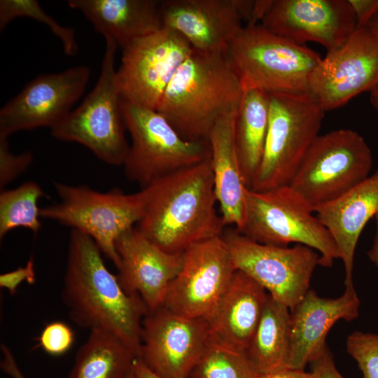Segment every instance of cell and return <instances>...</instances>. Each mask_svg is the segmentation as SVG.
<instances>
[{"label":"cell","instance_id":"1","mask_svg":"<svg viewBox=\"0 0 378 378\" xmlns=\"http://www.w3.org/2000/svg\"><path fill=\"white\" fill-rule=\"evenodd\" d=\"M62 300L77 326L110 331L140 356L146 306L139 295L125 290L108 270L95 241L74 229L69 239Z\"/></svg>","mask_w":378,"mask_h":378},{"label":"cell","instance_id":"2","mask_svg":"<svg viewBox=\"0 0 378 378\" xmlns=\"http://www.w3.org/2000/svg\"><path fill=\"white\" fill-rule=\"evenodd\" d=\"M145 203L136 227L166 252L221 236L225 224L217 199L210 158L164 176L142 188Z\"/></svg>","mask_w":378,"mask_h":378},{"label":"cell","instance_id":"3","mask_svg":"<svg viewBox=\"0 0 378 378\" xmlns=\"http://www.w3.org/2000/svg\"><path fill=\"white\" fill-rule=\"evenodd\" d=\"M243 88L226 52L193 49L167 85L157 109L189 141H208L216 121L238 108Z\"/></svg>","mask_w":378,"mask_h":378},{"label":"cell","instance_id":"4","mask_svg":"<svg viewBox=\"0 0 378 378\" xmlns=\"http://www.w3.org/2000/svg\"><path fill=\"white\" fill-rule=\"evenodd\" d=\"M225 52L243 90L258 89L267 94L308 91L311 76L322 59L314 50L261 24L244 26Z\"/></svg>","mask_w":378,"mask_h":378},{"label":"cell","instance_id":"5","mask_svg":"<svg viewBox=\"0 0 378 378\" xmlns=\"http://www.w3.org/2000/svg\"><path fill=\"white\" fill-rule=\"evenodd\" d=\"M267 134L260 164L249 189L288 186L319 136L325 111L309 91L270 93Z\"/></svg>","mask_w":378,"mask_h":378},{"label":"cell","instance_id":"6","mask_svg":"<svg viewBox=\"0 0 378 378\" xmlns=\"http://www.w3.org/2000/svg\"><path fill=\"white\" fill-rule=\"evenodd\" d=\"M301 198L284 186L265 191L247 188L241 234L260 244L307 246L319 253V265L330 267L340 258L328 230Z\"/></svg>","mask_w":378,"mask_h":378},{"label":"cell","instance_id":"7","mask_svg":"<svg viewBox=\"0 0 378 378\" xmlns=\"http://www.w3.org/2000/svg\"><path fill=\"white\" fill-rule=\"evenodd\" d=\"M372 167L371 150L360 134L333 130L316 139L288 186L314 212L365 180Z\"/></svg>","mask_w":378,"mask_h":378},{"label":"cell","instance_id":"8","mask_svg":"<svg viewBox=\"0 0 378 378\" xmlns=\"http://www.w3.org/2000/svg\"><path fill=\"white\" fill-rule=\"evenodd\" d=\"M117 47L113 40L106 39L101 73L94 88L79 106L50 130L55 139L79 143L102 161L114 166L123 164L130 148L116 82Z\"/></svg>","mask_w":378,"mask_h":378},{"label":"cell","instance_id":"9","mask_svg":"<svg viewBox=\"0 0 378 378\" xmlns=\"http://www.w3.org/2000/svg\"><path fill=\"white\" fill-rule=\"evenodd\" d=\"M59 201L42 208L40 216L69 226L90 237L102 253L117 267V239L141 220L144 208L143 189L125 193L118 189L102 192L87 186L54 183Z\"/></svg>","mask_w":378,"mask_h":378},{"label":"cell","instance_id":"10","mask_svg":"<svg viewBox=\"0 0 378 378\" xmlns=\"http://www.w3.org/2000/svg\"><path fill=\"white\" fill-rule=\"evenodd\" d=\"M121 106L131 139L124 172L126 178L141 189L210 158L209 142L183 139L158 111L122 99Z\"/></svg>","mask_w":378,"mask_h":378},{"label":"cell","instance_id":"11","mask_svg":"<svg viewBox=\"0 0 378 378\" xmlns=\"http://www.w3.org/2000/svg\"><path fill=\"white\" fill-rule=\"evenodd\" d=\"M233 264L260 285L274 300L291 310L309 290L319 253L302 244L289 246L255 241L235 227L221 234Z\"/></svg>","mask_w":378,"mask_h":378},{"label":"cell","instance_id":"12","mask_svg":"<svg viewBox=\"0 0 378 378\" xmlns=\"http://www.w3.org/2000/svg\"><path fill=\"white\" fill-rule=\"evenodd\" d=\"M122 50L116 70L121 99L157 111L170 80L193 48L178 31L163 27Z\"/></svg>","mask_w":378,"mask_h":378},{"label":"cell","instance_id":"13","mask_svg":"<svg viewBox=\"0 0 378 378\" xmlns=\"http://www.w3.org/2000/svg\"><path fill=\"white\" fill-rule=\"evenodd\" d=\"M236 270L221 236L197 243L183 252L182 267L162 307L186 317L207 318Z\"/></svg>","mask_w":378,"mask_h":378},{"label":"cell","instance_id":"14","mask_svg":"<svg viewBox=\"0 0 378 378\" xmlns=\"http://www.w3.org/2000/svg\"><path fill=\"white\" fill-rule=\"evenodd\" d=\"M377 85L378 38L363 27L321 59L311 76L308 91L326 112Z\"/></svg>","mask_w":378,"mask_h":378},{"label":"cell","instance_id":"15","mask_svg":"<svg viewBox=\"0 0 378 378\" xmlns=\"http://www.w3.org/2000/svg\"><path fill=\"white\" fill-rule=\"evenodd\" d=\"M139 357L161 378H188L209 342L206 318H190L161 307L141 325Z\"/></svg>","mask_w":378,"mask_h":378},{"label":"cell","instance_id":"16","mask_svg":"<svg viewBox=\"0 0 378 378\" xmlns=\"http://www.w3.org/2000/svg\"><path fill=\"white\" fill-rule=\"evenodd\" d=\"M90 70L80 65L42 74L23 88L0 110V136L58 125L72 111L88 83Z\"/></svg>","mask_w":378,"mask_h":378},{"label":"cell","instance_id":"17","mask_svg":"<svg viewBox=\"0 0 378 378\" xmlns=\"http://www.w3.org/2000/svg\"><path fill=\"white\" fill-rule=\"evenodd\" d=\"M261 24L300 45L319 43L327 52L340 48L357 29L348 0H274Z\"/></svg>","mask_w":378,"mask_h":378},{"label":"cell","instance_id":"18","mask_svg":"<svg viewBox=\"0 0 378 378\" xmlns=\"http://www.w3.org/2000/svg\"><path fill=\"white\" fill-rule=\"evenodd\" d=\"M253 0H164L160 1L163 27L181 34L192 48L224 52L248 24Z\"/></svg>","mask_w":378,"mask_h":378},{"label":"cell","instance_id":"19","mask_svg":"<svg viewBox=\"0 0 378 378\" xmlns=\"http://www.w3.org/2000/svg\"><path fill=\"white\" fill-rule=\"evenodd\" d=\"M115 249L117 276L125 290L139 295L148 312L162 307L169 286L182 267L183 253L164 251L136 227L117 239Z\"/></svg>","mask_w":378,"mask_h":378},{"label":"cell","instance_id":"20","mask_svg":"<svg viewBox=\"0 0 378 378\" xmlns=\"http://www.w3.org/2000/svg\"><path fill=\"white\" fill-rule=\"evenodd\" d=\"M360 300L354 288L337 298H325L309 289L290 311L289 346L286 368L304 370L327 346L326 339L340 320L358 317Z\"/></svg>","mask_w":378,"mask_h":378},{"label":"cell","instance_id":"21","mask_svg":"<svg viewBox=\"0 0 378 378\" xmlns=\"http://www.w3.org/2000/svg\"><path fill=\"white\" fill-rule=\"evenodd\" d=\"M267 295L260 285L236 270L227 290L206 318L209 342L245 354Z\"/></svg>","mask_w":378,"mask_h":378},{"label":"cell","instance_id":"22","mask_svg":"<svg viewBox=\"0 0 378 378\" xmlns=\"http://www.w3.org/2000/svg\"><path fill=\"white\" fill-rule=\"evenodd\" d=\"M378 211V169L340 197L317 207L314 213L329 232L345 271V288H354V254L367 223Z\"/></svg>","mask_w":378,"mask_h":378},{"label":"cell","instance_id":"23","mask_svg":"<svg viewBox=\"0 0 378 378\" xmlns=\"http://www.w3.org/2000/svg\"><path fill=\"white\" fill-rule=\"evenodd\" d=\"M160 1L155 0H69L105 39L122 50L163 27Z\"/></svg>","mask_w":378,"mask_h":378},{"label":"cell","instance_id":"24","mask_svg":"<svg viewBox=\"0 0 378 378\" xmlns=\"http://www.w3.org/2000/svg\"><path fill=\"white\" fill-rule=\"evenodd\" d=\"M237 108L220 117L209 134L214 190L225 225L239 229L243 223L246 190L234 139Z\"/></svg>","mask_w":378,"mask_h":378},{"label":"cell","instance_id":"25","mask_svg":"<svg viewBox=\"0 0 378 378\" xmlns=\"http://www.w3.org/2000/svg\"><path fill=\"white\" fill-rule=\"evenodd\" d=\"M270 117L267 93L258 89L244 90L234 119L237 152L248 188L263 155Z\"/></svg>","mask_w":378,"mask_h":378},{"label":"cell","instance_id":"26","mask_svg":"<svg viewBox=\"0 0 378 378\" xmlns=\"http://www.w3.org/2000/svg\"><path fill=\"white\" fill-rule=\"evenodd\" d=\"M289 310L268 294L260 321L245 351L258 375L286 368L289 346Z\"/></svg>","mask_w":378,"mask_h":378},{"label":"cell","instance_id":"27","mask_svg":"<svg viewBox=\"0 0 378 378\" xmlns=\"http://www.w3.org/2000/svg\"><path fill=\"white\" fill-rule=\"evenodd\" d=\"M136 358L115 335L93 329L78 349L68 378H126Z\"/></svg>","mask_w":378,"mask_h":378},{"label":"cell","instance_id":"28","mask_svg":"<svg viewBox=\"0 0 378 378\" xmlns=\"http://www.w3.org/2000/svg\"><path fill=\"white\" fill-rule=\"evenodd\" d=\"M45 193L35 181L24 182L20 186L0 192V239L10 230L23 227L38 233L41 228V208L38 200Z\"/></svg>","mask_w":378,"mask_h":378},{"label":"cell","instance_id":"29","mask_svg":"<svg viewBox=\"0 0 378 378\" xmlns=\"http://www.w3.org/2000/svg\"><path fill=\"white\" fill-rule=\"evenodd\" d=\"M245 354L209 342L188 378H257Z\"/></svg>","mask_w":378,"mask_h":378},{"label":"cell","instance_id":"30","mask_svg":"<svg viewBox=\"0 0 378 378\" xmlns=\"http://www.w3.org/2000/svg\"><path fill=\"white\" fill-rule=\"evenodd\" d=\"M19 17L34 19L44 23L62 42L64 53L75 55L78 50L75 30L59 24L46 13L36 0H1L0 30L2 31L11 21Z\"/></svg>","mask_w":378,"mask_h":378},{"label":"cell","instance_id":"31","mask_svg":"<svg viewBox=\"0 0 378 378\" xmlns=\"http://www.w3.org/2000/svg\"><path fill=\"white\" fill-rule=\"evenodd\" d=\"M346 348L363 378H378V334L354 331L347 337Z\"/></svg>","mask_w":378,"mask_h":378},{"label":"cell","instance_id":"32","mask_svg":"<svg viewBox=\"0 0 378 378\" xmlns=\"http://www.w3.org/2000/svg\"><path fill=\"white\" fill-rule=\"evenodd\" d=\"M34 160L32 153L26 151L20 154L11 152L8 137L0 136V188L1 190L24 173Z\"/></svg>","mask_w":378,"mask_h":378},{"label":"cell","instance_id":"33","mask_svg":"<svg viewBox=\"0 0 378 378\" xmlns=\"http://www.w3.org/2000/svg\"><path fill=\"white\" fill-rule=\"evenodd\" d=\"M74 342L72 329L62 321H53L47 324L38 337L41 347L51 356L65 354L71 349Z\"/></svg>","mask_w":378,"mask_h":378},{"label":"cell","instance_id":"34","mask_svg":"<svg viewBox=\"0 0 378 378\" xmlns=\"http://www.w3.org/2000/svg\"><path fill=\"white\" fill-rule=\"evenodd\" d=\"M26 281L32 284L35 281V271L33 258L31 257L26 265L0 275V286L14 294L18 286Z\"/></svg>","mask_w":378,"mask_h":378},{"label":"cell","instance_id":"35","mask_svg":"<svg viewBox=\"0 0 378 378\" xmlns=\"http://www.w3.org/2000/svg\"><path fill=\"white\" fill-rule=\"evenodd\" d=\"M309 365L314 378H344L338 372L328 346Z\"/></svg>","mask_w":378,"mask_h":378},{"label":"cell","instance_id":"36","mask_svg":"<svg viewBox=\"0 0 378 378\" xmlns=\"http://www.w3.org/2000/svg\"><path fill=\"white\" fill-rule=\"evenodd\" d=\"M355 14L357 28L365 27L378 13V0H348Z\"/></svg>","mask_w":378,"mask_h":378},{"label":"cell","instance_id":"37","mask_svg":"<svg viewBox=\"0 0 378 378\" xmlns=\"http://www.w3.org/2000/svg\"><path fill=\"white\" fill-rule=\"evenodd\" d=\"M2 359L0 366L2 371L11 378H27L16 362L10 349L5 344L1 345Z\"/></svg>","mask_w":378,"mask_h":378},{"label":"cell","instance_id":"38","mask_svg":"<svg viewBox=\"0 0 378 378\" xmlns=\"http://www.w3.org/2000/svg\"><path fill=\"white\" fill-rule=\"evenodd\" d=\"M257 378H314L311 372L304 370L280 368L267 373L259 374Z\"/></svg>","mask_w":378,"mask_h":378},{"label":"cell","instance_id":"39","mask_svg":"<svg viewBox=\"0 0 378 378\" xmlns=\"http://www.w3.org/2000/svg\"><path fill=\"white\" fill-rule=\"evenodd\" d=\"M132 372L136 378H161L152 372L139 358H136L134 361Z\"/></svg>","mask_w":378,"mask_h":378},{"label":"cell","instance_id":"40","mask_svg":"<svg viewBox=\"0 0 378 378\" xmlns=\"http://www.w3.org/2000/svg\"><path fill=\"white\" fill-rule=\"evenodd\" d=\"M376 222V230L373 243L368 251L370 260L374 265L378 272V211L374 217Z\"/></svg>","mask_w":378,"mask_h":378},{"label":"cell","instance_id":"41","mask_svg":"<svg viewBox=\"0 0 378 378\" xmlns=\"http://www.w3.org/2000/svg\"><path fill=\"white\" fill-rule=\"evenodd\" d=\"M369 93L370 104L378 115V85Z\"/></svg>","mask_w":378,"mask_h":378},{"label":"cell","instance_id":"42","mask_svg":"<svg viewBox=\"0 0 378 378\" xmlns=\"http://www.w3.org/2000/svg\"><path fill=\"white\" fill-rule=\"evenodd\" d=\"M376 37L378 38V13L375 15L365 26Z\"/></svg>","mask_w":378,"mask_h":378},{"label":"cell","instance_id":"43","mask_svg":"<svg viewBox=\"0 0 378 378\" xmlns=\"http://www.w3.org/2000/svg\"><path fill=\"white\" fill-rule=\"evenodd\" d=\"M126 378H136V377L134 376V374H133L132 371V372Z\"/></svg>","mask_w":378,"mask_h":378}]
</instances>
